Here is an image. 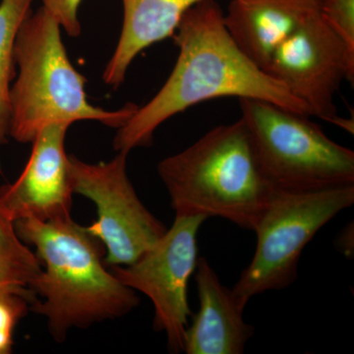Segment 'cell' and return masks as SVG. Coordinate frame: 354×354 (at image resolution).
<instances>
[{"label": "cell", "mask_w": 354, "mask_h": 354, "mask_svg": "<svg viewBox=\"0 0 354 354\" xmlns=\"http://www.w3.org/2000/svg\"><path fill=\"white\" fill-rule=\"evenodd\" d=\"M14 225L18 236L36 248L41 264L29 285L36 297L31 311L46 318L57 342L72 329L121 318L138 306L135 290L106 270L102 242L71 216Z\"/></svg>", "instance_id": "cell-2"}, {"label": "cell", "mask_w": 354, "mask_h": 354, "mask_svg": "<svg viewBox=\"0 0 354 354\" xmlns=\"http://www.w3.org/2000/svg\"><path fill=\"white\" fill-rule=\"evenodd\" d=\"M206 216L176 215L169 230L132 264L113 267L123 285L150 298L153 329L167 335L169 351H183L188 317V281L197 267V235Z\"/></svg>", "instance_id": "cell-8"}, {"label": "cell", "mask_w": 354, "mask_h": 354, "mask_svg": "<svg viewBox=\"0 0 354 354\" xmlns=\"http://www.w3.org/2000/svg\"><path fill=\"white\" fill-rule=\"evenodd\" d=\"M265 72L304 104L311 116L353 134V121L339 115L335 97L344 81L354 82V57L320 10L277 48Z\"/></svg>", "instance_id": "cell-9"}, {"label": "cell", "mask_w": 354, "mask_h": 354, "mask_svg": "<svg viewBox=\"0 0 354 354\" xmlns=\"http://www.w3.org/2000/svg\"><path fill=\"white\" fill-rule=\"evenodd\" d=\"M353 203L354 184L309 191L274 188L253 230L257 245L252 260L232 290L239 305L245 308L256 295L295 283L305 247Z\"/></svg>", "instance_id": "cell-6"}, {"label": "cell", "mask_w": 354, "mask_h": 354, "mask_svg": "<svg viewBox=\"0 0 354 354\" xmlns=\"http://www.w3.org/2000/svg\"><path fill=\"white\" fill-rule=\"evenodd\" d=\"M43 8L53 18L60 27L64 28L70 37L81 34L78 10L83 0H41Z\"/></svg>", "instance_id": "cell-18"}, {"label": "cell", "mask_w": 354, "mask_h": 354, "mask_svg": "<svg viewBox=\"0 0 354 354\" xmlns=\"http://www.w3.org/2000/svg\"><path fill=\"white\" fill-rule=\"evenodd\" d=\"M127 152L88 164L69 156L74 194L94 203L97 220L86 227L106 249V265L127 266L152 248L167 228L146 208L127 174Z\"/></svg>", "instance_id": "cell-7"}, {"label": "cell", "mask_w": 354, "mask_h": 354, "mask_svg": "<svg viewBox=\"0 0 354 354\" xmlns=\"http://www.w3.org/2000/svg\"><path fill=\"white\" fill-rule=\"evenodd\" d=\"M179 53L167 82L118 128L114 150L130 153L152 145L153 134L172 116L209 100L234 97L260 100L311 116L283 85L244 55L228 34L216 0L191 7L174 34Z\"/></svg>", "instance_id": "cell-1"}, {"label": "cell", "mask_w": 354, "mask_h": 354, "mask_svg": "<svg viewBox=\"0 0 354 354\" xmlns=\"http://www.w3.org/2000/svg\"><path fill=\"white\" fill-rule=\"evenodd\" d=\"M319 10L354 57V0H323Z\"/></svg>", "instance_id": "cell-17"}, {"label": "cell", "mask_w": 354, "mask_h": 354, "mask_svg": "<svg viewBox=\"0 0 354 354\" xmlns=\"http://www.w3.org/2000/svg\"><path fill=\"white\" fill-rule=\"evenodd\" d=\"M239 100L258 162L274 188L309 191L354 184V152L304 115L260 100Z\"/></svg>", "instance_id": "cell-5"}, {"label": "cell", "mask_w": 354, "mask_h": 354, "mask_svg": "<svg viewBox=\"0 0 354 354\" xmlns=\"http://www.w3.org/2000/svg\"><path fill=\"white\" fill-rule=\"evenodd\" d=\"M60 29L41 7L27 16L16 34L14 60L19 73L10 88L9 136L20 143H32L53 123L94 120L118 129L138 109L127 104L111 111L88 102L86 79L70 62Z\"/></svg>", "instance_id": "cell-4"}, {"label": "cell", "mask_w": 354, "mask_h": 354, "mask_svg": "<svg viewBox=\"0 0 354 354\" xmlns=\"http://www.w3.org/2000/svg\"><path fill=\"white\" fill-rule=\"evenodd\" d=\"M41 270L38 256L18 236L13 221L0 213V290L29 288Z\"/></svg>", "instance_id": "cell-15"}, {"label": "cell", "mask_w": 354, "mask_h": 354, "mask_svg": "<svg viewBox=\"0 0 354 354\" xmlns=\"http://www.w3.org/2000/svg\"><path fill=\"white\" fill-rule=\"evenodd\" d=\"M201 0H122L123 25L104 71V83L118 88L142 50L174 36L184 14Z\"/></svg>", "instance_id": "cell-13"}, {"label": "cell", "mask_w": 354, "mask_h": 354, "mask_svg": "<svg viewBox=\"0 0 354 354\" xmlns=\"http://www.w3.org/2000/svg\"><path fill=\"white\" fill-rule=\"evenodd\" d=\"M34 292L29 288L0 290V354L12 353L14 332L31 310Z\"/></svg>", "instance_id": "cell-16"}, {"label": "cell", "mask_w": 354, "mask_h": 354, "mask_svg": "<svg viewBox=\"0 0 354 354\" xmlns=\"http://www.w3.org/2000/svg\"><path fill=\"white\" fill-rule=\"evenodd\" d=\"M314 1L317 2L319 4V7H320V4L322 3L323 0H314Z\"/></svg>", "instance_id": "cell-19"}, {"label": "cell", "mask_w": 354, "mask_h": 354, "mask_svg": "<svg viewBox=\"0 0 354 354\" xmlns=\"http://www.w3.org/2000/svg\"><path fill=\"white\" fill-rule=\"evenodd\" d=\"M70 125L53 123L32 140L31 155L19 177L0 187V213L9 221H51L71 216L69 156L65 139Z\"/></svg>", "instance_id": "cell-10"}, {"label": "cell", "mask_w": 354, "mask_h": 354, "mask_svg": "<svg viewBox=\"0 0 354 354\" xmlns=\"http://www.w3.org/2000/svg\"><path fill=\"white\" fill-rule=\"evenodd\" d=\"M199 311L187 327L184 353L242 354L254 327L244 321V309L232 290L221 283L206 258H198L196 270Z\"/></svg>", "instance_id": "cell-11"}, {"label": "cell", "mask_w": 354, "mask_h": 354, "mask_svg": "<svg viewBox=\"0 0 354 354\" xmlns=\"http://www.w3.org/2000/svg\"><path fill=\"white\" fill-rule=\"evenodd\" d=\"M158 172L176 215L216 216L249 230L274 189L261 169L241 118L160 160Z\"/></svg>", "instance_id": "cell-3"}, {"label": "cell", "mask_w": 354, "mask_h": 354, "mask_svg": "<svg viewBox=\"0 0 354 354\" xmlns=\"http://www.w3.org/2000/svg\"><path fill=\"white\" fill-rule=\"evenodd\" d=\"M34 0L0 1V146L10 130V88L14 73V43L20 25L31 11Z\"/></svg>", "instance_id": "cell-14"}, {"label": "cell", "mask_w": 354, "mask_h": 354, "mask_svg": "<svg viewBox=\"0 0 354 354\" xmlns=\"http://www.w3.org/2000/svg\"><path fill=\"white\" fill-rule=\"evenodd\" d=\"M318 10L314 0H232L223 23L239 50L265 71L277 48Z\"/></svg>", "instance_id": "cell-12"}]
</instances>
